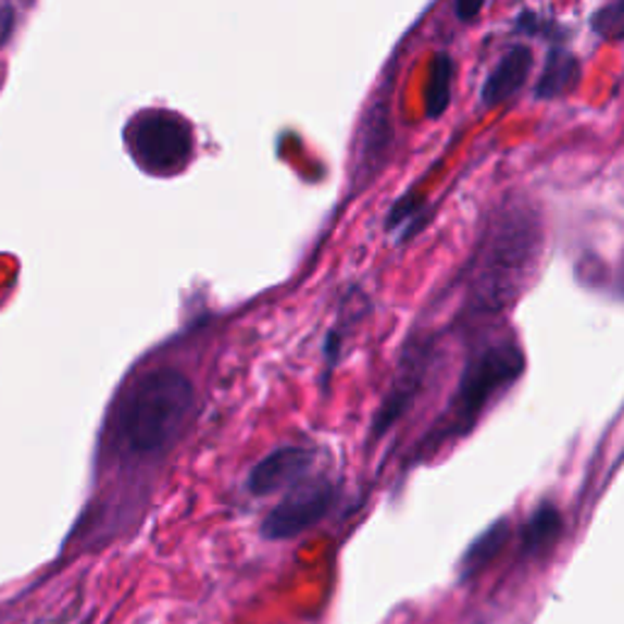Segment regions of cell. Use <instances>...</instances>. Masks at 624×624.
<instances>
[{
	"instance_id": "2e32d148",
	"label": "cell",
	"mask_w": 624,
	"mask_h": 624,
	"mask_svg": "<svg viewBox=\"0 0 624 624\" xmlns=\"http://www.w3.org/2000/svg\"><path fill=\"white\" fill-rule=\"evenodd\" d=\"M15 27V10L13 5H0V47H3Z\"/></svg>"
},
{
	"instance_id": "3957f363",
	"label": "cell",
	"mask_w": 624,
	"mask_h": 624,
	"mask_svg": "<svg viewBox=\"0 0 624 624\" xmlns=\"http://www.w3.org/2000/svg\"><path fill=\"white\" fill-rule=\"evenodd\" d=\"M522 369H525V359L512 341H498V345L483 349L476 359H471L449 412V429L441 439L449 435H464L466 429H471L481 412L490 405V400L515 384Z\"/></svg>"
},
{
	"instance_id": "277c9868",
	"label": "cell",
	"mask_w": 624,
	"mask_h": 624,
	"mask_svg": "<svg viewBox=\"0 0 624 624\" xmlns=\"http://www.w3.org/2000/svg\"><path fill=\"white\" fill-rule=\"evenodd\" d=\"M129 147L145 171L169 176L188 164L194 154V133L178 115L152 110L139 115L129 129Z\"/></svg>"
},
{
	"instance_id": "6da1fadb",
	"label": "cell",
	"mask_w": 624,
	"mask_h": 624,
	"mask_svg": "<svg viewBox=\"0 0 624 624\" xmlns=\"http://www.w3.org/2000/svg\"><path fill=\"white\" fill-rule=\"evenodd\" d=\"M196 405V386L176 366L139 374L120 398L113 445L125 459L152 461L174 449Z\"/></svg>"
},
{
	"instance_id": "4fadbf2b",
	"label": "cell",
	"mask_w": 624,
	"mask_h": 624,
	"mask_svg": "<svg viewBox=\"0 0 624 624\" xmlns=\"http://www.w3.org/2000/svg\"><path fill=\"white\" fill-rule=\"evenodd\" d=\"M420 213H422V200L417 196L408 194L405 198L398 200L396 208L390 210L388 229H392V233H400V237H410L412 223L420 217Z\"/></svg>"
},
{
	"instance_id": "5b68a950",
	"label": "cell",
	"mask_w": 624,
	"mask_h": 624,
	"mask_svg": "<svg viewBox=\"0 0 624 624\" xmlns=\"http://www.w3.org/2000/svg\"><path fill=\"white\" fill-rule=\"evenodd\" d=\"M337 490L325 476H305L286 490L261 522V537L269 541H288L320 525L335 506Z\"/></svg>"
},
{
	"instance_id": "7c38bea8",
	"label": "cell",
	"mask_w": 624,
	"mask_h": 624,
	"mask_svg": "<svg viewBox=\"0 0 624 624\" xmlns=\"http://www.w3.org/2000/svg\"><path fill=\"white\" fill-rule=\"evenodd\" d=\"M592 33L602 39H624V0H610L592 15Z\"/></svg>"
},
{
	"instance_id": "ba28073f",
	"label": "cell",
	"mask_w": 624,
	"mask_h": 624,
	"mask_svg": "<svg viewBox=\"0 0 624 624\" xmlns=\"http://www.w3.org/2000/svg\"><path fill=\"white\" fill-rule=\"evenodd\" d=\"M578 76H581L578 59L566 52V49L553 47L547 54L545 72L539 76L535 96L541 100H551L569 93V90L578 84Z\"/></svg>"
},
{
	"instance_id": "e0dca14e",
	"label": "cell",
	"mask_w": 624,
	"mask_h": 624,
	"mask_svg": "<svg viewBox=\"0 0 624 624\" xmlns=\"http://www.w3.org/2000/svg\"><path fill=\"white\" fill-rule=\"evenodd\" d=\"M617 284H620V294L624 296V259H622V269H620V280H617Z\"/></svg>"
},
{
	"instance_id": "52a82bcc",
	"label": "cell",
	"mask_w": 624,
	"mask_h": 624,
	"mask_svg": "<svg viewBox=\"0 0 624 624\" xmlns=\"http://www.w3.org/2000/svg\"><path fill=\"white\" fill-rule=\"evenodd\" d=\"M532 72V52L525 45H515L508 49V54L500 59L498 66L488 74L486 84L481 88L483 105H500L512 98L517 90L525 86V80Z\"/></svg>"
},
{
	"instance_id": "7a4b0ae2",
	"label": "cell",
	"mask_w": 624,
	"mask_h": 624,
	"mask_svg": "<svg viewBox=\"0 0 624 624\" xmlns=\"http://www.w3.org/2000/svg\"><path fill=\"white\" fill-rule=\"evenodd\" d=\"M541 229L529 210H508L492 225L473 266L471 303L481 312H498L525 284L539 254Z\"/></svg>"
},
{
	"instance_id": "9a60e30c",
	"label": "cell",
	"mask_w": 624,
	"mask_h": 624,
	"mask_svg": "<svg viewBox=\"0 0 624 624\" xmlns=\"http://www.w3.org/2000/svg\"><path fill=\"white\" fill-rule=\"evenodd\" d=\"M483 5H486V0H457L454 3L457 17L464 20V23H471V20L478 17Z\"/></svg>"
},
{
	"instance_id": "8fae6325",
	"label": "cell",
	"mask_w": 624,
	"mask_h": 624,
	"mask_svg": "<svg viewBox=\"0 0 624 624\" xmlns=\"http://www.w3.org/2000/svg\"><path fill=\"white\" fill-rule=\"evenodd\" d=\"M390 142V127H388V115L384 105H376L374 113L366 120V133H364V147H361V161L364 164H374L378 157L386 152V147Z\"/></svg>"
},
{
	"instance_id": "8992f818",
	"label": "cell",
	"mask_w": 624,
	"mask_h": 624,
	"mask_svg": "<svg viewBox=\"0 0 624 624\" xmlns=\"http://www.w3.org/2000/svg\"><path fill=\"white\" fill-rule=\"evenodd\" d=\"M315 466V451L303 445H284L269 451L247 473V492L254 498H266L288 490L298 481L310 476Z\"/></svg>"
},
{
	"instance_id": "9c48e42d",
	"label": "cell",
	"mask_w": 624,
	"mask_h": 624,
	"mask_svg": "<svg viewBox=\"0 0 624 624\" xmlns=\"http://www.w3.org/2000/svg\"><path fill=\"white\" fill-rule=\"evenodd\" d=\"M451 84H454V62L449 54H437L429 66V80L425 90L427 117L437 120L445 115L451 103Z\"/></svg>"
},
{
	"instance_id": "30bf717a",
	"label": "cell",
	"mask_w": 624,
	"mask_h": 624,
	"mask_svg": "<svg viewBox=\"0 0 624 624\" xmlns=\"http://www.w3.org/2000/svg\"><path fill=\"white\" fill-rule=\"evenodd\" d=\"M506 537H508L506 522H496V525H492L488 532H483V535L473 541V547L466 551L464 569H461V573L469 576V573H476L478 569L486 566V563L500 551Z\"/></svg>"
},
{
	"instance_id": "5bb4252c",
	"label": "cell",
	"mask_w": 624,
	"mask_h": 624,
	"mask_svg": "<svg viewBox=\"0 0 624 624\" xmlns=\"http://www.w3.org/2000/svg\"><path fill=\"white\" fill-rule=\"evenodd\" d=\"M559 532V512L553 508H541L535 517L529 520L527 529V545L532 549L545 547L547 541Z\"/></svg>"
}]
</instances>
